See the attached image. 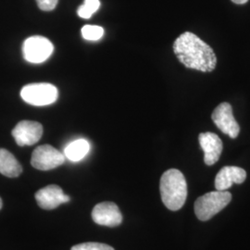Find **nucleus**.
Masks as SVG:
<instances>
[{"label": "nucleus", "mask_w": 250, "mask_h": 250, "mask_svg": "<svg viewBox=\"0 0 250 250\" xmlns=\"http://www.w3.org/2000/svg\"><path fill=\"white\" fill-rule=\"evenodd\" d=\"M59 96L58 88L47 83H37L27 84L21 91V97L26 103L42 107L54 103Z\"/></svg>", "instance_id": "nucleus-4"}, {"label": "nucleus", "mask_w": 250, "mask_h": 250, "mask_svg": "<svg viewBox=\"0 0 250 250\" xmlns=\"http://www.w3.org/2000/svg\"><path fill=\"white\" fill-rule=\"evenodd\" d=\"M2 205H3V203H2V199H1V197H0V209L2 208Z\"/></svg>", "instance_id": "nucleus-20"}, {"label": "nucleus", "mask_w": 250, "mask_h": 250, "mask_svg": "<svg viewBox=\"0 0 250 250\" xmlns=\"http://www.w3.org/2000/svg\"><path fill=\"white\" fill-rule=\"evenodd\" d=\"M71 250H115L112 247L97 242H86L73 246Z\"/></svg>", "instance_id": "nucleus-17"}, {"label": "nucleus", "mask_w": 250, "mask_h": 250, "mask_svg": "<svg viewBox=\"0 0 250 250\" xmlns=\"http://www.w3.org/2000/svg\"><path fill=\"white\" fill-rule=\"evenodd\" d=\"M65 162V156L50 145L37 146L32 154L31 164L40 170H50L58 168Z\"/></svg>", "instance_id": "nucleus-6"}, {"label": "nucleus", "mask_w": 250, "mask_h": 250, "mask_svg": "<svg viewBox=\"0 0 250 250\" xmlns=\"http://www.w3.org/2000/svg\"><path fill=\"white\" fill-rule=\"evenodd\" d=\"M99 0H84L83 4L78 8L77 14L82 19H89L99 10Z\"/></svg>", "instance_id": "nucleus-15"}, {"label": "nucleus", "mask_w": 250, "mask_h": 250, "mask_svg": "<svg viewBox=\"0 0 250 250\" xmlns=\"http://www.w3.org/2000/svg\"><path fill=\"white\" fill-rule=\"evenodd\" d=\"M160 189L162 202L170 210L176 211L185 205L188 197V184L180 170H166L161 176Z\"/></svg>", "instance_id": "nucleus-2"}, {"label": "nucleus", "mask_w": 250, "mask_h": 250, "mask_svg": "<svg viewBox=\"0 0 250 250\" xmlns=\"http://www.w3.org/2000/svg\"><path fill=\"white\" fill-rule=\"evenodd\" d=\"M198 141L204 151V161L208 166H211L219 161L223 151L221 138L213 133H202L198 135Z\"/></svg>", "instance_id": "nucleus-11"}, {"label": "nucleus", "mask_w": 250, "mask_h": 250, "mask_svg": "<svg viewBox=\"0 0 250 250\" xmlns=\"http://www.w3.org/2000/svg\"><path fill=\"white\" fill-rule=\"evenodd\" d=\"M104 35V29L98 25H84L82 28V36L88 41H98Z\"/></svg>", "instance_id": "nucleus-16"}, {"label": "nucleus", "mask_w": 250, "mask_h": 250, "mask_svg": "<svg viewBox=\"0 0 250 250\" xmlns=\"http://www.w3.org/2000/svg\"><path fill=\"white\" fill-rule=\"evenodd\" d=\"M22 172V167L17 159L7 149L0 148V173L9 178H15Z\"/></svg>", "instance_id": "nucleus-13"}, {"label": "nucleus", "mask_w": 250, "mask_h": 250, "mask_svg": "<svg viewBox=\"0 0 250 250\" xmlns=\"http://www.w3.org/2000/svg\"><path fill=\"white\" fill-rule=\"evenodd\" d=\"M247 179L246 170L235 166H225L218 172L215 178V188L219 191H226L233 184H242Z\"/></svg>", "instance_id": "nucleus-12"}, {"label": "nucleus", "mask_w": 250, "mask_h": 250, "mask_svg": "<svg viewBox=\"0 0 250 250\" xmlns=\"http://www.w3.org/2000/svg\"><path fill=\"white\" fill-rule=\"evenodd\" d=\"M173 51L180 62L199 72H212L217 64L213 49L191 32H186L174 41Z\"/></svg>", "instance_id": "nucleus-1"}, {"label": "nucleus", "mask_w": 250, "mask_h": 250, "mask_svg": "<svg viewBox=\"0 0 250 250\" xmlns=\"http://www.w3.org/2000/svg\"><path fill=\"white\" fill-rule=\"evenodd\" d=\"M211 119L215 125L224 133L234 139L240 133V126L232 114V107L229 103L224 102L216 107Z\"/></svg>", "instance_id": "nucleus-7"}, {"label": "nucleus", "mask_w": 250, "mask_h": 250, "mask_svg": "<svg viewBox=\"0 0 250 250\" xmlns=\"http://www.w3.org/2000/svg\"><path fill=\"white\" fill-rule=\"evenodd\" d=\"M92 219L96 224L107 227H117L123 223L122 212L113 202H102L95 206Z\"/></svg>", "instance_id": "nucleus-9"}, {"label": "nucleus", "mask_w": 250, "mask_h": 250, "mask_svg": "<svg viewBox=\"0 0 250 250\" xmlns=\"http://www.w3.org/2000/svg\"><path fill=\"white\" fill-rule=\"evenodd\" d=\"M36 202L38 206L46 210L54 209L63 203L71 200V197L64 194L62 189L59 186L50 185L38 190L36 194Z\"/></svg>", "instance_id": "nucleus-10"}, {"label": "nucleus", "mask_w": 250, "mask_h": 250, "mask_svg": "<svg viewBox=\"0 0 250 250\" xmlns=\"http://www.w3.org/2000/svg\"><path fill=\"white\" fill-rule=\"evenodd\" d=\"M11 134L20 146H33L41 139L43 126L37 122L21 121L14 127Z\"/></svg>", "instance_id": "nucleus-8"}, {"label": "nucleus", "mask_w": 250, "mask_h": 250, "mask_svg": "<svg viewBox=\"0 0 250 250\" xmlns=\"http://www.w3.org/2000/svg\"><path fill=\"white\" fill-rule=\"evenodd\" d=\"M36 2L41 10L51 11L57 7L59 0H36Z\"/></svg>", "instance_id": "nucleus-18"}, {"label": "nucleus", "mask_w": 250, "mask_h": 250, "mask_svg": "<svg viewBox=\"0 0 250 250\" xmlns=\"http://www.w3.org/2000/svg\"><path fill=\"white\" fill-rule=\"evenodd\" d=\"M90 145L85 139H77L69 144L64 149V156L73 162L80 161L88 154Z\"/></svg>", "instance_id": "nucleus-14"}, {"label": "nucleus", "mask_w": 250, "mask_h": 250, "mask_svg": "<svg viewBox=\"0 0 250 250\" xmlns=\"http://www.w3.org/2000/svg\"><path fill=\"white\" fill-rule=\"evenodd\" d=\"M53 44L44 36H31L27 38L22 45L24 60L34 64L45 62L53 53Z\"/></svg>", "instance_id": "nucleus-5"}, {"label": "nucleus", "mask_w": 250, "mask_h": 250, "mask_svg": "<svg viewBox=\"0 0 250 250\" xmlns=\"http://www.w3.org/2000/svg\"><path fill=\"white\" fill-rule=\"evenodd\" d=\"M233 3L235 4H238V5H243V4H246L249 0H232Z\"/></svg>", "instance_id": "nucleus-19"}, {"label": "nucleus", "mask_w": 250, "mask_h": 250, "mask_svg": "<svg viewBox=\"0 0 250 250\" xmlns=\"http://www.w3.org/2000/svg\"><path fill=\"white\" fill-rule=\"evenodd\" d=\"M232 200L228 191H212L198 197L195 202V213L200 221H208L224 209Z\"/></svg>", "instance_id": "nucleus-3"}]
</instances>
